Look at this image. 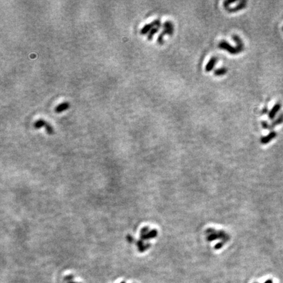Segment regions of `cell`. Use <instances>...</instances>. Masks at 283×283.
Segmentation results:
<instances>
[{
    "instance_id": "cell-10",
    "label": "cell",
    "mask_w": 283,
    "mask_h": 283,
    "mask_svg": "<svg viewBox=\"0 0 283 283\" xmlns=\"http://www.w3.org/2000/svg\"><path fill=\"white\" fill-rule=\"evenodd\" d=\"M46 123H47V121H45V120H44L43 119H39L35 122V123H34L33 126H34V128L36 129H41L42 127H45Z\"/></svg>"
},
{
    "instance_id": "cell-7",
    "label": "cell",
    "mask_w": 283,
    "mask_h": 283,
    "mask_svg": "<svg viewBox=\"0 0 283 283\" xmlns=\"http://www.w3.org/2000/svg\"><path fill=\"white\" fill-rule=\"evenodd\" d=\"M246 2L245 1H242V2H241L238 3V4L237 5V6H236L235 7H233V8H228L227 9V10L229 12H230V13H234V12H237V11H240L241 10V9H244V8H245L246 7Z\"/></svg>"
},
{
    "instance_id": "cell-19",
    "label": "cell",
    "mask_w": 283,
    "mask_h": 283,
    "mask_svg": "<svg viewBox=\"0 0 283 283\" xmlns=\"http://www.w3.org/2000/svg\"><path fill=\"white\" fill-rule=\"evenodd\" d=\"M264 283H273V282H272L271 280H268V281H266Z\"/></svg>"
},
{
    "instance_id": "cell-18",
    "label": "cell",
    "mask_w": 283,
    "mask_h": 283,
    "mask_svg": "<svg viewBox=\"0 0 283 283\" xmlns=\"http://www.w3.org/2000/svg\"><path fill=\"white\" fill-rule=\"evenodd\" d=\"M127 240H128V241H129V242H133V237H132L131 236L129 235V236L127 237Z\"/></svg>"
},
{
    "instance_id": "cell-11",
    "label": "cell",
    "mask_w": 283,
    "mask_h": 283,
    "mask_svg": "<svg viewBox=\"0 0 283 283\" xmlns=\"http://www.w3.org/2000/svg\"><path fill=\"white\" fill-rule=\"evenodd\" d=\"M227 72V70L226 68H218V69L214 71V75L216 76H222L225 75Z\"/></svg>"
},
{
    "instance_id": "cell-3",
    "label": "cell",
    "mask_w": 283,
    "mask_h": 283,
    "mask_svg": "<svg viewBox=\"0 0 283 283\" xmlns=\"http://www.w3.org/2000/svg\"><path fill=\"white\" fill-rule=\"evenodd\" d=\"M160 25H161L160 21L155 20L149 24H145V25L141 29L140 33L142 34V35H145V34H147L148 33H149V32L152 30L153 28L159 27Z\"/></svg>"
},
{
    "instance_id": "cell-4",
    "label": "cell",
    "mask_w": 283,
    "mask_h": 283,
    "mask_svg": "<svg viewBox=\"0 0 283 283\" xmlns=\"http://www.w3.org/2000/svg\"><path fill=\"white\" fill-rule=\"evenodd\" d=\"M70 107V104L69 102H62V103L59 104L58 106H56V108H55V111L56 114H60L62 113V112L66 111V110L69 109Z\"/></svg>"
},
{
    "instance_id": "cell-20",
    "label": "cell",
    "mask_w": 283,
    "mask_h": 283,
    "mask_svg": "<svg viewBox=\"0 0 283 283\" xmlns=\"http://www.w3.org/2000/svg\"><path fill=\"white\" fill-rule=\"evenodd\" d=\"M68 283H78V282H68Z\"/></svg>"
},
{
    "instance_id": "cell-17",
    "label": "cell",
    "mask_w": 283,
    "mask_h": 283,
    "mask_svg": "<svg viewBox=\"0 0 283 283\" xmlns=\"http://www.w3.org/2000/svg\"><path fill=\"white\" fill-rule=\"evenodd\" d=\"M74 279V277L72 276V275H70V276H68V277H66L65 278V279H66V280H68V281L72 280V279Z\"/></svg>"
},
{
    "instance_id": "cell-21",
    "label": "cell",
    "mask_w": 283,
    "mask_h": 283,
    "mask_svg": "<svg viewBox=\"0 0 283 283\" xmlns=\"http://www.w3.org/2000/svg\"><path fill=\"white\" fill-rule=\"evenodd\" d=\"M121 283H125V282H124V281H123V282H121Z\"/></svg>"
},
{
    "instance_id": "cell-9",
    "label": "cell",
    "mask_w": 283,
    "mask_h": 283,
    "mask_svg": "<svg viewBox=\"0 0 283 283\" xmlns=\"http://www.w3.org/2000/svg\"><path fill=\"white\" fill-rule=\"evenodd\" d=\"M233 40L235 41L237 43V47L239 49L241 52L242 51L243 48H244V45L242 42V40H241V38L238 37V36L236 35H233Z\"/></svg>"
},
{
    "instance_id": "cell-1",
    "label": "cell",
    "mask_w": 283,
    "mask_h": 283,
    "mask_svg": "<svg viewBox=\"0 0 283 283\" xmlns=\"http://www.w3.org/2000/svg\"><path fill=\"white\" fill-rule=\"evenodd\" d=\"M163 27H164V30L161 32V33L160 34L157 38V42L159 44H161V45L163 43L164 36L165 35L171 36L173 35V32H174V27L173 26V24L169 21L165 22L163 24Z\"/></svg>"
},
{
    "instance_id": "cell-8",
    "label": "cell",
    "mask_w": 283,
    "mask_h": 283,
    "mask_svg": "<svg viewBox=\"0 0 283 283\" xmlns=\"http://www.w3.org/2000/svg\"><path fill=\"white\" fill-rule=\"evenodd\" d=\"M276 136H277L276 133H275V132H271V133H270L268 135L262 138L261 142L264 144L269 143L271 140H272L273 139H274L275 138Z\"/></svg>"
},
{
    "instance_id": "cell-14",
    "label": "cell",
    "mask_w": 283,
    "mask_h": 283,
    "mask_svg": "<svg viewBox=\"0 0 283 283\" xmlns=\"http://www.w3.org/2000/svg\"><path fill=\"white\" fill-rule=\"evenodd\" d=\"M282 121H283V114H281V115L279 117V118H278L276 121H275L274 122H273V123L272 125H271V126H270V128H272L273 126H275V125H277L281 124Z\"/></svg>"
},
{
    "instance_id": "cell-16",
    "label": "cell",
    "mask_w": 283,
    "mask_h": 283,
    "mask_svg": "<svg viewBox=\"0 0 283 283\" xmlns=\"http://www.w3.org/2000/svg\"><path fill=\"white\" fill-rule=\"evenodd\" d=\"M235 2L236 1H231V0H228V1H226L223 2V6L227 9V7L229 6V5L233 3H235Z\"/></svg>"
},
{
    "instance_id": "cell-5",
    "label": "cell",
    "mask_w": 283,
    "mask_h": 283,
    "mask_svg": "<svg viewBox=\"0 0 283 283\" xmlns=\"http://www.w3.org/2000/svg\"><path fill=\"white\" fill-rule=\"evenodd\" d=\"M281 105L280 103H277L275 104V106L273 107L272 109L270 110L269 113V118L270 119H273L275 118V117L276 114L278 113L281 109Z\"/></svg>"
},
{
    "instance_id": "cell-6",
    "label": "cell",
    "mask_w": 283,
    "mask_h": 283,
    "mask_svg": "<svg viewBox=\"0 0 283 283\" xmlns=\"http://www.w3.org/2000/svg\"><path fill=\"white\" fill-rule=\"evenodd\" d=\"M216 62H217V58L216 57H212L211 58V60H210L208 62L207 64L206 65L205 71L207 72H209L212 71L213 70L214 67L215 66Z\"/></svg>"
},
{
    "instance_id": "cell-2",
    "label": "cell",
    "mask_w": 283,
    "mask_h": 283,
    "mask_svg": "<svg viewBox=\"0 0 283 283\" xmlns=\"http://www.w3.org/2000/svg\"><path fill=\"white\" fill-rule=\"evenodd\" d=\"M218 47L219 48H221V49L227 51L231 55H236L241 52L237 47H233L230 45V44L228 43L227 41H222L220 43H219Z\"/></svg>"
},
{
    "instance_id": "cell-13",
    "label": "cell",
    "mask_w": 283,
    "mask_h": 283,
    "mask_svg": "<svg viewBox=\"0 0 283 283\" xmlns=\"http://www.w3.org/2000/svg\"><path fill=\"white\" fill-rule=\"evenodd\" d=\"M45 130L47 131V134H54V129H53L52 126L49 123H48V122H47V123H46L45 126Z\"/></svg>"
},
{
    "instance_id": "cell-12",
    "label": "cell",
    "mask_w": 283,
    "mask_h": 283,
    "mask_svg": "<svg viewBox=\"0 0 283 283\" xmlns=\"http://www.w3.org/2000/svg\"><path fill=\"white\" fill-rule=\"evenodd\" d=\"M159 27H155V28H153L152 29V30L149 32L148 36V40L149 41H151L152 40L153 36L155 35L156 33H157V32L159 31Z\"/></svg>"
},
{
    "instance_id": "cell-15",
    "label": "cell",
    "mask_w": 283,
    "mask_h": 283,
    "mask_svg": "<svg viewBox=\"0 0 283 283\" xmlns=\"http://www.w3.org/2000/svg\"><path fill=\"white\" fill-rule=\"evenodd\" d=\"M155 234H156V232L155 231H151L150 233L148 234V235H145V236H142V238H144V239H148V238L154 237L155 235Z\"/></svg>"
},
{
    "instance_id": "cell-22",
    "label": "cell",
    "mask_w": 283,
    "mask_h": 283,
    "mask_svg": "<svg viewBox=\"0 0 283 283\" xmlns=\"http://www.w3.org/2000/svg\"><path fill=\"white\" fill-rule=\"evenodd\" d=\"M282 30H283V28H282Z\"/></svg>"
}]
</instances>
